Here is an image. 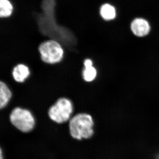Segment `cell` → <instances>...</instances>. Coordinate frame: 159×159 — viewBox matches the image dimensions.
Here are the masks:
<instances>
[{
  "label": "cell",
  "mask_w": 159,
  "mask_h": 159,
  "mask_svg": "<svg viewBox=\"0 0 159 159\" xmlns=\"http://www.w3.org/2000/svg\"><path fill=\"white\" fill-rule=\"evenodd\" d=\"M74 105L70 99L61 97L51 106L48 111L49 118L57 124H62L70 119Z\"/></svg>",
  "instance_id": "cell-2"
},
{
  "label": "cell",
  "mask_w": 159,
  "mask_h": 159,
  "mask_svg": "<svg viewBox=\"0 0 159 159\" xmlns=\"http://www.w3.org/2000/svg\"><path fill=\"white\" fill-rule=\"evenodd\" d=\"M12 97L10 89L6 84L0 80V109H2L8 104Z\"/></svg>",
  "instance_id": "cell-8"
},
{
  "label": "cell",
  "mask_w": 159,
  "mask_h": 159,
  "mask_svg": "<svg viewBox=\"0 0 159 159\" xmlns=\"http://www.w3.org/2000/svg\"><path fill=\"white\" fill-rule=\"evenodd\" d=\"M0 159H4L2 150L0 147Z\"/></svg>",
  "instance_id": "cell-11"
},
{
  "label": "cell",
  "mask_w": 159,
  "mask_h": 159,
  "mask_svg": "<svg viewBox=\"0 0 159 159\" xmlns=\"http://www.w3.org/2000/svg\"><path fill=\"white\" fill-rule=\"evenodd\" d=\"M83 65L84 68L82 72L83 79L86 82H92L97 78L98 74L97 69L94 66L93 61L89 58L84 60Z\"/></svg>",
  "instance_id": "cell-6"
},
{
  "label": "cell",
  "mask_w": 159,
  "mask_h": 159,
  "mask_svg": "<svg viewBox=\"0 0 159 159\" xmlns=\"http://www.w3.org/2000/svg\"><path fill=\"white\" fill-rule=\"evenodd\" d=\"M130 29L135 36L143 37L149 34L151 27L148 21L145 19L137 18L131 23Z\"/></svg>",
  "instance_id": "cell-5"
},
{
  "label": "cell",
  "mask_w": 159,
  "mask_h": 159,
  "mask_svg": "<svg viewBox=\"0 0 159 159\" xmlns=\"http://www.w3.org/2000/svg\"><path fill=\"white\" fill-rule=\"evenodd\" d=\"M100 14L105 20H112L116 17V11L113 6L109 4H105L100 7Z\"/></svg>",
  "instance_id": "cell-9"
},
{
  "label": "cell",
  "mask_w": 159,
  "mask_h": 159,
  "mask_svg": "<svg viewBox=\"0 0 159 159\" xmlns=\"http://www.w3.org/2000/svg\"><path fill=\"white\" fill-rule=\"evenodd\" d=\"M13 11V6L9 0H0V18L10 17Z\"/></svg>",
  "instance_id": "cell-10"
},
{
  "label": "cell",
  "mask_w": 159,
  "mask_h": 159,
  "mask_svg": "<svg viewBox=\"0 0 159 159\" xmlns=\"http://www.w3.org/2000/svg\"><path fill=\"white\" fill-rule=\"evenodd\" d=\"M9 118L12 125L23 133L31 131L35 126L34 116L26 109L16 107L11 112Z\"/></svg>",
  "instance_id": "cell-3"
},
{
  "label": "cell",
  "mask_w": 159,
  "mask_h": 159,
  "mask_svg": "<svg viewBox=\"0 0 159 159\" xmlns=\"http://www.w3.org/2000/svg\"><path fill=\"white\" fill-rule=\"evenodd\" d=\"M41 59L45 63L54 64L62 60L64 51L59 43L54 40H49L42 43L39 48Z\"/></svg>",
  "instance_id": "cell-4"
},
{
  "label": "cell",
  "mask_w": 159,
  "mask_h": 159,
  "mask_svg": "<svg viewBox=\"0 0 159 159\" xmlns=\"http://www.w3.org/2000/svg\"><path fill=\"white\" fill-rule=\"evenodd\" d=\"M12 75L16 81L23 83L30 76V70L25 65L19 64L14 67L12 70Z\"/></svg>",
  "instance_id": "cell-7"
},
{
  "label": "cell",
  "mask_w": 159,
  "mask_h": 159,
  "mask_svg": "<svg viewBox=\"0 0 159 159\" xmlns=\"http://www.w3.org/2000/svg\"><path fill=\"white\" fill-rule=\"evenodd\" d=\"M94 125V120L90 115L80 113L70 119L69 130L71 136L74 139H89L93 135Z\"/></svg>",
  "instance_id": "cell-1"
}]
</instances>
